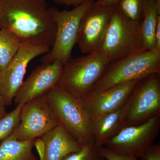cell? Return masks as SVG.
<instances>
[{"label":"cell","mask_w":160,"mask_h":160,"mask_svg":"<svg viewBox=\"0 0 160 160\" xmlns=\"http://www.w3.org/2000/svg\"><path fill=\"white\" fill-rule=\"evenodd\" d=\"M46 0H0V29H9L22 42L52 47L57 25Z\"/></svg>","instance_id":"6da1fadb"},{"label":"cell","mask_w":160,"mask_h":160,"mask_svg":"<svg viewBox=\"0 0 160 160\" xmlns=\"http://www.w3.org/2000/svg\"><path fill=\"white\" fill-rule=\"evenodd\" d=\"M156 73H160V50H144L109 63L89 92H98L121 83L141 80Z\"/></svg>","instance_id":"7a4b0ae2"},{"label":"cell","mask_w":160,"mask_h":160,"mask_svg":"<svg viewBox=\"0 0 160 160\" xmlns=\"http://www.w3.org/2000/svg\"><path fill=\"white\" fill-rule=\"evenodd\" d=\"M60 124L82 145L94 143L89 115L81 99L56 85L45 94Z\"/></svg>","instance_id":"3957f363"},{"label":"cell","mask_w":160,"mask_h":160,"mask_svg":"<svg viewBox=\"0 0 160 160\" xmlns=\"http://www.w3.org/2000/svg\"><path fill=\"white\" fill-rule=\"evenodd\" d=\"M111 19L99 49L109 63L145 50L141 30V22L126 17L118 5L112 7Z\"/></svg>","instance_id":"277c9868"},{"label":"cell","mask_w":160,"mask_h":160,"mask_svg":"<svg viewBox=\"0 0 160 160\" xmlns=\"http://www.w3.org/2000/svg\"><path fill=\"white\" fill-rule=\"evenodd\" d=\"M109 64L106 55L100 50L70 59L63 67L57 85L81 98L89 93Z\"/></svg>","instance_id":"5b68a950"},{"label":"cell","mask_w":160,"mask_h":160,"mask_svg":"<svg viewBox=\"0 0 160 160\" xmlns=\"http://www.w3.org/2000/svg\"><path fill=\"white\" fill-rule=\"evenodd\" d=\"M160 116V73L140 80L123 106V128L137 126Z\"/></svg>","instance_id":"8992f818"},{"label":"cell","mask_w":160,"mask_h":160,"mask_svg":"<svg viewBox=\"0 0 160 160\" xmlns=\"http://www.w3.org/2000/svg\"><path fill=\"white\" fill-rule=\"evenodd\" d=\"M93 2V0H89L70 10L60 11L55 8H49L56 24L57 32L52 49L41 58L42 63H51L59 60L64 66L67 64L77 43L81 20Z\"/></svg>","instance_id":"52a82bcc"},{"label":"cell","mask_w":160,"mask_h":160,"mask_svg":"<svg viewBox=\"0 0 160 160\" xmlns=\"http://www.w3.org/2000/svg\"><path fill=\"white\" fill-rule=\"evenodd\" d=\"M59 125L46 96L43 95L23 105L19 123L12 134L18 141H30L42 138Z\"/></svg>","instance_id":"ba28073f"},{"label":"cell","mask_w":160,"mask_h":160,"mask_svg":"<svg viewBox=\"0 0 160 160\" xmlns=\"http://www.w3.org/2000/svg\"><path fill=\"white\" fill-rule=\"evenodd\" d=\"M160 128V116L152 118L140 125L124 127L105 146L119 153L141 158L153 144Z\"/></svg>","instance_id":"9c48e42d"},{"label":"cell","mask_w":160,"mask_h":160,"mask_svg":"<svg viewBox=\"0 0 160 160\" xmlns=\"http://www.w3.org/2000/svg\"><path fill=\"white\" fill-rule=\"evenodd\" d=\"M48 46H36L22 42L18 51L2 71L0 72V95L6 106L11 105L22 83L30 62L50 51Z\"/></svg>","instance_id":"30bf717a"},{"label":"cell","mask_w":160,"mask_h":160,"mask_svg":"<svg viewBox=\"0 0 160 160\" xmlns=\"http://www.w3.org/2000/svg\"><path fill=\"white\" fill-rule=\"evenodd\" d=\"M111 7L93 1L80 23L77 44L80 51L88 54L99 50L108 29Z\"/></svg>","instance_id":"8fae6325"},{"label":"cell","mask_w":160,"mask_h":160,"mask_svg":"<svg viewBox=\"0 0 160 160\" xmlns=\"http://www.w3.org/2000/svg\"><path fill=\"white\" fill-rule=\"evenodd\" d=\"M140 81L134 80L121 83L103 91L89 92L80 98L90 121L97 119L122 107Z\"/></svg>","instance_id":"7c38bea8"},{"label":"cell","mask_w":160,"mask_h":160,"mask_svg":"<svg viewBox=\"0 0 160 160\" xmlns=\"http://www.w3.org/2000/svg\"><path fill=\"white\" fill-rule=\"evenodd\" d=\"M64 65L59 60L42 63L23 81L14 98L16 105H24L32 99L47 93L57 85Z\"/></svg>","instance_id":"4fadbf2b"},{"label":"cell","mask_w":160,"mask_h":160,"mask_svg":"<svg viewBox=\"0 0 160 160\" xmlns=\"http://www.w3.org/2000/svg\"><path fill=\"white\" fill-rule=\"evenodd\" d=\"M42 138L46 148L43 160H62L68 155L79 150L82 146L60 124Z\"/></svg>","instance_id":"5bb4252c"},{"label":"cell","mask_w":160,"mask_h":160,"mask_svg":"<svg viewBox=\"0 0 160 160\" xmlns=\"http://www.w3.org/2000/svg\"><path fill=\"white\" fill-rule=\"evenodd\" d=\"M123 106L97 119L90 121V127L94 144L98 148L105 146L122 129V116Z\"/></svg>","instance_id":"9a60e30c"},{"label":"cell","mask_w":160,"mask_h":160,"mask_svg":"<svg viewBox=\"0 0 160 160\" xmlns=\"http://www.w3.org/2000/svg\"><path fill=\"white\" fill-rule=\"evenodd\" d=\"M34 140L18 141L10 135L0 143V160H37L32 152Z\"/></svg>","instance_id":"2e32d148"},{"label":"cell","mask_w":160,"mask_h":160,"mask_svg":"<svg viewBox=\"0 0 160 160\" xmlns=\"http://www.w3.org/2000/svg\"><path fill=\"white\" fill-rule=\"evenodd\" d=\"M160 16V1L148 0L141 22V33L145 50L157 49L155 31Z\"/></svg>","instance_id":"e0dca14e"},{"label":"cell","mask_w":160,"mask_h":160,"mask_svg":"<svg viewBox=\"0 0 160 160\" xmlns=\"http://www.w3.org/2000/svg\"><path fill=\"white\" fill-rule=\"evenodd\" d=\"M22 43L14 32L9 29H0V72L15 56Z\"/></svg>","instance_id":"ac0fdd59"},{"label":"cell","mask_w":160,"mask_h":160,"mask_svg":"<svg viewBox=\"0 0 160 160\" xmlns=\"http://www.w3.org/2000/svg\"><path fill=\"white\" fill-rule=\"evenodd\" d=\"M148 2V0H120L117 5L126 17L133 22H140Z\"/></svg>","instance_id":"d6986e66"},{"label":"cell","mask_w":160,"mask_h":160,"mask_svg":"<svg viewBox=\"0 0 160 160\" xmlns=\"http://www.w3.org/2000/svg\"><path fill=\"white\" fill-rule=\"evenodd\" d=\"M23 105H17L12 111L6 113L0 120V142L12 134L18 125Z\"/></svg>","instance_id":"ffe728a7"},{"label":"cell","mask_w":160,"mask_h":160,"mask_svg":"<svg viewBox=\"0 0 160 160\" xmlns=\"http://www.w3.org/2000/svg\"><path fill=\"white\" fill-rule=\"evenodd\" d=\"M100 154L98 148L94 143L82 145L78 151L72 152L62 160H103Z\"/></svg>","instance_id":"44dd1931"},{"label":"cell","mask_w":160,"mask_h":160,"mask_svg":"<svg viewBox=\"0 0 160 160\" xmlns=\"http://www.w3.org/2000/svg\"><path fill=\"white\" fill-rule=\"evenodd\" d=\"M98 150L100 154L106 160H138L137 158L112 151L105 146L99 147Z\"/></svg>","instance_id":"7402d4cb"},{"label":"cell","mask_w":160,"mask_h":160,"mask_svg":"<svg viewBox=\"0 0 160 160\" xmlns=\"http://www.w3.org/2000/svg\"><path fill=\"white\" fill-rule=\"evenodd\" d=\"M143 160H160V145L153 143L142 156Z\"/></svg>","instance_id":"603a6c76"},{"label":"cell","mask_w":160,"mask_h":160,"mask_svg":"<svg viewBox=\"0 0 160 160\" xmlns=\"http://www.w3.org/2000/svg\"><path fill=\"white\" fill-rule=\"evenodd\" d=\"M33 145L37 150L40 160H43L45 155V144L42 138H38L34 139Z\"/></svg>","instance_id":"cb8c5ba5"},{"label":"cell","mask_w":160,"mask_h":160,"mask_svg":"<svg viewBox=\"0 0 160 160\" xmlns=\"http://www.w3.org/2000/svg\"><path fill=\"white\" fill-rule=\"evenodd\" d=\"M89 0H53V2L60 5L77 7Z\"/></svg>","instance_id":"d4e9b609"},{"label":"cell","mask_w":160,"mask_h":160,"mask_svg":"<svg viewBox=\"0 0 160 160\" xmlns=\"http://www.w3.org/2000/svg\"><path fill=\"white\" fill-rule=\"evenodd\" d=\"M155 39L156 48L160 50V16L158 18L156 28Z\"/></svg>","instance_id":"484cf974"},{"label":"cell","mask_w":160,"mask_h":160,"mask_svg":"<svg viewBox=\"0 0 160 160\" xmlns=\"http://www.w3.org/2000/svg\"><path fill=\"white\" fill-rule=\"evenodd\" d=\"M120 0H96V2L109 7H113L117 5Z\"/></svg>","instance_id":"4316f807"},{"label":"cell","mask_w":160,"mask_h":160,"mask_svg":"<svg viewBox=\"0 0 160 160\" xmlns=\"http://www.w3.org/2000/svg\"><path fill=\"white\" fill-rule=\"evenodd\" d=\"M6 106L4 99L0 95V120L6 114Z\"/></svg>","instance_id":"83f0119b"},{"label":"cell","mask_w":160,"mask_h":160,"mask_svg":"<svg viewBox=\"0 0 160 160\" xmlns=\"http://www.w3.org/2000/svg\"><path fill=\"white\" fill-rule=\"evenodd\" d=\"M105 160V159H104V160Z\"/></svg>","instance_id":"f1b7e54d"},{"label":"cell","mask_w":160,"mask_h":160,"mask_svg":"<svg viewBox=\"0 0 160 160\" xmlns=\"http://www.w3.org/2000/svg\"><path fill=\"white\" fill-rule=\"evenodd\" d=\"M158 1H160V0H158Z\"/></svg>","instance_id":"f546056e"}]
</instances>
